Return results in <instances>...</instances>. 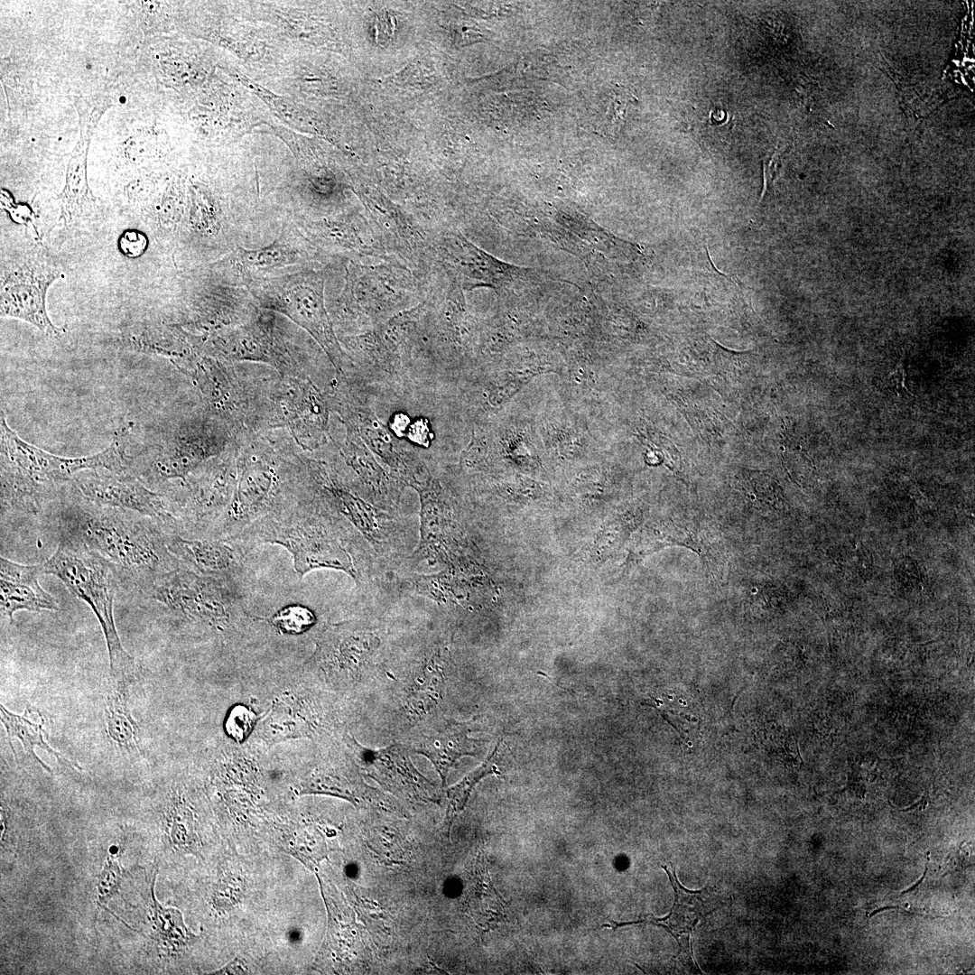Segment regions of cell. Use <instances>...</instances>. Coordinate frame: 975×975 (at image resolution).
<instances>
[{"instance_id": "1", "label": "cell", "mask_w": 975, "mask_h": 975, "mask_svg": "<svg viewBox=\"0 0 975 975\" xmlns=\"http://www.w3.org/2000/svg\"><path fill=\"white\" fill-rule=\"evenodd\" d=\"M304 484L295 499L241 534L255 547L262 543L284 547L300 577L325 568L345 572L360 589L373 585L381 564L369 543Z\"/></svg>"}, {"instance_id": "2", "label": "cell", "mask_w": 975, "mask_h": 975, "mask_svg": "<svg viewBox=\"0 0 975 975\" xmlns=\"http://www.w3.org/2000/svg\"><path fill=\"white\" fill-rule=\"evenodd\" d=\"M149 519L133 517L122 509L70 506L60 514V533L107 560L122 579L128 578L144 590L180 567L168 549L165 530Z\"/></svg>"}, {"instance_id": "3", "label": "cell", "mask_w": 975, "mask_h": 975, "mask_svg": "<svg viewBox=\"0 0 975 975\" xmlns=\"http://www.w3.org/2000/svg\"><path fill=\"white\" fill-rule=\"evenodd\" d=\"M42 565L43 574L57 577L91 608L103 631L113 683L128 687L136 676L134 658L120 641L114 619V600L122 580L117 568L85 545L60 536L54 553Z\"/></svg>"}, {"instance_id": "4", "label": "cell", "mask_w": 975, "mask_h": 975, "mask_svg": "<svg viewBox=\"0 0 975 975\" xmlns=\"http://www.w3.org/2000/svg\"><path fill=\"white\" fill-rule=\"evenodd\" d=\"M299 457L283 459L255 445L237 450V478L225 513L205 536L241 534L258 519L295 499L303 488Z\"/></svg>"}, {"instance_id": "5", "label": "cell", "mask_w": 975, "mask_h": 975, "mask_svg": "<svg viewBox=\"0 0 975 975\" xmlns=\"http://www.w3.org/2000/svg\"><path fill=\"white\" fill-rule=\"evenodd\" d=\"M311 491L348 520L367 540L383 567L397 568L412 552V538L400 515L381 510L348 488L324 460L300 457Z\"/></svg>"}, {"instance_id": "6", "label": "cell", "mask_w": 975, "mask_h": 975, "mask_svg": "<svg viewBox=\"0 0 975 975\" xmlns=\"http://www.w3.org/2000/svg\"><path fill=\"white\" fill-rule=\"evenodd\" d=\"M1 439V480L31 495L42 496L45 483L69 480L84 469L103 468L120 473L127 464L122 433L106 450L93 456L64 458L23 441L8 427L2 411Z\"/></svg>"}, {"instance_id": "7", "label": "cell", "mask_w": 975, "mask_h": 975, "mask_svg": "<svg viewBox=\"0 0 975 975\" xmlns=\"http://www.w3.org/2000/svg\"><path fill=\"white\" fill-rule=\"evenodd\" d=\"M412 488L421 504L420 539L404 564L413 570L427 562L463 573L468 542L452 488L431 473Z\"/></svg>"}, {"instance_id": "8", "label": "cell", "mask_w": 975, "mask_h": 975, "mask_svg": "<svg viewBox=\"0 0 975 975\" xmlns=\"http://www.w3.org/2000/svg\"><path fill=\"white\" fill-rule=\"evenodd\" d=\"M144 591L169 613L213 627L253 618L244 606L245 590L181 566L159 576Z\"/></svg>"}, {"instance_id": "9", "label": "cell", "mask_w": 975, "mask_h": 975, "mask_svg": "<svg viewBox=\"0 0 975 975\" xmlns=\"http://www.w3.org/2000/svg\"><path fill=\"white\" fill-rule=\"evenodd\" d=\"M322 272L303 271L274 277L254 286L262 306L290 318L318 342L333 365L336 376L349 366L334 332L324 301Z\"/></svg>"}, {"instance_id": "10", "label": "cell", "mask_w": 975, "mask_h": 975, "mask_svg": "<svg viewBox=\"0 0 975 975\" xmlns=\"http://www.w3.org/2000/svg\"><path fill=\"white\" fill-rule=\"evenodd\" d=\"M361 385L347 375L337 376V385L327 396L345 427L354 429L378 460L408 488L427 467L413 450L405 447L372 409Z\"/></svg>"}, {"instance_id": "11", "label": "cell", "mask_w": 975, "mask_h": 975, "mask_svg": "<svg viewBox=\"0 0 975 975\" xmlns=\"http://www.w3.org/2000/svg\"><path fill=\"white\" fill-rule=\"evenodd\" d=\"M416 317L399 315L375 330L348 341L356 363V380L395 394L411 388V345Z\"/></svg>"}, {"instance_id": "12", "label": "cell", "mask_w": 975, "mask_h": 975, "mask_svg": "<svg viewBox=\"0 0 975 975\" xmlns=\"http://www.w3.org/2000/svg\"><path fill=\"white\" fill-rule=\"evenodd\" d=\"M60 276V269L41 249L5 261L1 274V316L27 321L48 335L60 334L62 329L52 324L46 310L47 290Z\"/></svg>"}, {"instance_id": "13", "label": "cell", "mask_w": 975, "mask_h": 975, "mask_svg": "<svg viewBox=\"0 0 975 975\" xmlns=\"http://www.w3.org/2000/svg\"><path fill=\"white\" fill-rule=\"evenodd\" d=\"M186 480L185 494L173 501L184 531L182 534L205 536L228 508L237 478L235 448L208 460Z\"/></svg>"}, {"instance_id": "14", "label": "cell", "mask_w": 975, "mask_h": 975, "mask_svg": "<svg viewBox=\"0 0 975 975\" xmlns=\"http://www.w3.org/2000/svg\"><path fill=\"white\" fill-rule=\"evenodd\" d=\"M330 407L306 376H282L269 395L267 424L286 426L302 449L314 450L330 438Z\"/></svg>"}, {"instance_id": "15", "label": "cell", "mask_w": 975, "mask_h": 975, "mask_svg": "<svg viewBox=\"0 0 975 975\" xmlns=\"http://www.w3.org/2000/svg\"><path fill=\"white\" fill-rule=\"evenodd\" d=\"M72 482L92 503L138 513L158 523L168 534L183 533L174 502L150 490L135 477L88 469L75 475Z\"/></svg>"}, {"instance_id": "16", "label": "cell", "mask_w": 975, "mask_h": 975, "mask_svg": "<svg viewBox=\"0 0 975 975\" xmlns=\"http://www.w3.org/2000/svg\"><path fill=\"white\" fill-rule=\"evenodd\" d=\"M166 543L180 566L245 590L247 557L256 547L242 534L220 537L166 533Z\"/></svg>"}, {"instance_id": "17", "label": "cell", "mask_w": 975, "mask_h": 975, "mask_svg": "<svg viewBox=\"0 0 975 975\" xmlns=\"http://www.w3.org/2000/svg\"><path fill=\"white\" fill-rule=\"evenodd\" d=\"M338 451L339 462L328 463L342 481L376 507L400 515L406 487L378 460L354 429L346 427V437Z\"/></svg>"}, {"instance_id": "18", "label": "cell", "mask_w": 975, "mask_h": 975, "mask_svg": "<svg viewBox=\"0 0 975 975\" xmlns=\"http://www.w3.org/2000/svg\"><path fill=\"white\" fill-rule=\"evenodd\" d=\"M186 370L199 386L213 415L233 432L244 429L245 424L255 423V416L261 420L257 404L228 360L202 358L188 365Z\"/></svg>"}, {"instance_id": "19", "label": "cell", "mask_w": 975, "mask_h": 975, "mask_svg": "<svg viewBox=\"0 0 975 975\" xmlns=\"http://www.w3.org/2000/svg\"><path fill=\"white\" fill-rule=\"evenodd\" d=\"M233 431L221 420L202 422L176 437L152 466V474L160 480L183 478L208 460L224 453Z\"/></svg>"}, {"instance_id": "20", "label": "cell", "mask_w": 975, "mask_h": 975, "mask_svg": "<svg viewBox=\"0 0 975 975\" xmlns=\"http://www.w3.org/2000/svg\"><path fill=\"white\" fill-rule=\"evenodd\" d=\"M668 875L669 880L674 891V900L670 913L662 918L649 917L633 922L610 921L603 924V927L616 929L620 926L633 924H649L664 927L677 941L681 952L692 959V947L690 938L693 934L698 923L718 909L723 903L722 897L712 887H706L701 890H688L679 882L675 871L662 865Z\"/></svg>"}, {"instance_id": "21", "label": "cell", "mask_w": 975, "mask_h": 975, "mask_svg": "<svg viewBox=\"0 0 975 975\" xmlns=\"http://www.w3.org/2000/svg\"><path fill=\"white\" fill-rule=\"evenodd\" d=\"M214 357L228 361H261L277 368L282 376H304L283 344L261 320L227 332L214 340Z\"/></svg>"}, {"instance_id": "22", "label": "cell", "mask_w": 975, "mask_h": 975, "mask_svg": "<svg viewBox=\"0 0 975 975\" xmlns=\"http://www.w3.org/2000/svg\"><path fill=\"white\" fill-rule=\"evenodd\" d=\"M0 608L3 615L13 621L16 611L58 610L56 599L39 583L43 574L42 565H24L1 556Z\"/></svg>"}, {"instance_id": "23", "label": "cell", "mask_w": 975, "mask_h": 975, "mask_svg": "<svg viewBox=\"0 0 975 975\" xmlns=\"http://www.w3.org/2000/svg\"><path fill=\"white\" fill-rule=\"evenodd\" d=\"M92 127V115L82 114L80 117V136L75 145L66 170L65 185L58 197L60 201L59 221L70 226L83 218L96 205L87 178V155L89 135Z\"/></svg>"}, {"instance_id": "24", "label": "cell", "mask_w": 975, "mask_h": 975, "mask_svg": "<svg viewBox=\"0 0 975 975\" xmlns=\"http://www.w3.org/2000/svg\"><path fill=\"white\" fill-rule=\"evenodd\" d=\"M318 878L329 913L327 938L318 961L326 960L342 965L341 963L358 957L360 948L359 934L354 916L342 896L332 884L320 876Z\"/></svg>"}, {"instance_id": "25", "label": "cell", "mask_w": 975, "mask_h": 975, "mask_svg": "<svg viewBox=\"0 0 975 975\" xmlns=\"http://www.w3.org/2000/svg\"><path fill=\"white\" fill-rule=\"evenodd\" d=\"M375 778L404 797L421 802L438 803L441 795L435 787L413 766L407 756L391 747L370 754Z\"/></svg>"}, {"instance_id": "26", "label": "cell", "mask_w": 975, "mask_h": 975, "mask_svg": "<svg viewBox=\"0 0 975 975\" xmlns=\"http://www.w3.org/2000/svg\"><path fill=\"white\" fill-rule=\"evenodd\" d=\"M461 724H449L431 735H425L413 746V751L425 756L439 773L445 785L447 775L455 763L476 751L477 742L468 736Z\"/></svg>"}, {"instance_id": "27", "label": "cell", "mask_w": 975, "mask_h": 975, "mask_svg": "<svg viewBox=\"0 0 975 975\" xmlns=\"http://www.w3.org/2000/svg\"><path fill=\"white\" fill-rule=\"evenodd\" d=\"M128 688L113 684L105 702V722L108 738L122 750L140 752L139 727L128 707Z\"/></svg>"}, {"instance_id": "28", "label": "cell", "mask_w": 975, "mask_h": 975, "mask_svg": "<svg viewBox=\"0 0 975 975\" xmlns=\"http://www.w3.org/2000/svg\"><path fill=\"white\" fill-rule=\"evenodd\" d=\"M157 873H154L150 884V891L145 896L148 918L152 924V929L156 939L164 946L172 950L190 945L199 939L198 934L191 932L185 924L182 914L173 907H164L154 895V885Z\"/></svg>"}, {"instance_id": "29", "label": "cell", "mask_w": 975, "mask_h": 975, "mask_svg": "<svg viewBox=\"0 0 975 975\" xmlns=\"http://www.w3.org/2000/svg\"><path fill=\"white\" fill-rule=\"evenodd\" d=\"M0 711L1 721L6 730L9 744L11 745L14 753V750L11 739L16 738L21 741L24 751L50 773H51V768L36 756L34 750L35 747H39L53 755L60 764L80 769L77 764L69 761L61 755V753L56 751L47 744L43 737V726L45 724L44 716L40 714L41 721L35 723L31 721L27 717V709L23 715H18L9 711L3 704H0Z\"/></svg>"}, {"instance_id": "30", "label": "cell", "mask_w": 975, "mask_h": 975, "mask_svg": "<svg viewBox=\"0 0 975 975\" xmlns=\"http://www.w3.org/2000/svg\"><path fill=\"white\" fill-rule=\"evenodd\" d=\"M295 250L283 240H277L271 246L256 250L240 249L234 257L242 271L267 270L295 263Z\"/></svg>"}, {"instance_id": "31", "label": "cell", "mask_w": 975, "mask_h": 975, "mask_svg": "<svg viewBox=\"0 0 975 975\" xmlns=\"http://www.w3.org/2000/svg\"><path fill=\"white\" fill-rule=\"evenodd\" d=\"M497 752L498 748L496 747L492 754L489 755L481 766L464 776L457 785L449 788L447 792L448 806L444 823L445 831L448 835L453 824V821L465 807L469 794L477 783L486 775L499 774L494 763V758Z\"/></svg>"}, {"instance_id": "32", "label": "cell", "mask_w": 975, "mask_h": 975, "mask_svg": "<svg viewBox=\"0 0 975 975\" xmlns=\"http://www.w3.org/2000/svg\"><path fill=\"white\" fill-rule=\"evenodd\" d=\"M169 839L172 846L183 852L199 854L200 839L195 830L191 812L184 806L176 805L168 820Z\"/></svg>"}, {"instance_id": "33", "label": "cell", "mask_w": 975, "mask_h": 975, "mask_svg": "<svg viewBox=\"0 0 975 975\" xmlns=\"http://www.w3.org/2000/svg\"><path fill=\"white\" fill-rule=\"evenodd\" d=\"M127 874L128 870L122 868L116 856L109 854L97 878L96 903L98 909H105L128 928H131L107 906V902L119 893L122 882Z\"/></svg>"}, {"instance_id": "34", "label": "cell", "mask_w": 975, "mask_h": 975, "mask_svg": "<svg viewBox=\"0 0 975 975\" xmlns=\"http://www.w3.org/2000/svg\"><path fill=\"white\" fill-rule=\"evenodd\" d=\"M284 635L296 636L309 630L316 622L313 611L300 604H292L264 618Z\"/></svg>"}, {"instance_id": "35", "label": "cell", "mask_w": 975, "mask_h": 975, "mask_svg": "<svg viewBox=\"0 0 975 975\" xmlns=\"http://www.w3.org/2000/svg\"><path fill=\"white\" fill-rule=\"evenodd\" d=\"M291 854L313 868L326 857V845L319 832H294L286 841Z\"/></svg>"}, {"instance_id": "36", "label": "cell", "mask_w": 975, "mask_h": 975, "mask_svg": "<svg viewBox=\"0 0 975 975\" xmlns=\"http://www.w3.org/2000/svg\"><path fill=\"white\" fill-rule=\"evenodd\" d=\"M543 432V439L547 448L571 453L578 450V448H586L587 446L584 433L579 432L571 424L564 422L546 423Z\"/></svg>"}, {"instance_id": "37", "label": "cell", "mask_w": 975, "mask_h": 975, "mask_svg": "<svg viewBox=\"0 0 975 975\" xmlns=\"http://www.w3.org/2000/svg\"><path fill=\"white\" fill-rule=\"evenodd\" d=\"M255 721L256 715L250 708L237 704L228 713L224 729L230 738L241 743L249 736Z\"/></svg>"}, {"instance_id": "38", "label": "cell", "mask_w": 975, "mask_h": 975, "mask_svg": "<svg viewBox=\"0 0 975 975\" xmlns=\"http://www.w3.org/2000/svg\"><path fill=\"white\" fill-rule=\"evenodd\" d=\"M155 142L154 135L148 129L135 130L126 140L125 152L132 159H142L149 153Z\"/></svg>"}, {"instance_id": "39", "label": "cell", "mask_w": 975, "mask_h": 975, "mask_svg": "<svg viewBox=\"0 0 975 975\" xmlns=\"http://www.w3.org/2000/svg\"><path fill=\"white\" fill-rule=\"evenodd\" d=\"M118 246L125 255L137 257L145 251L147 238L139 231L127 230L121 236Z\"/></svg>"}, {"instance_id": "40", "label": "cell", "mask_w": 975, "mask_h": 975, "mask_svg": "<svg viewBox=\"0 0 975 975\" xmlns=\"http://www.w3.org/2000/svg\"><path fill=\"white\" fill-rule=\"evenodd\" d=\"M431 429L424 418H420L407 427L404 436L421 446H427L431 440Z\"/></svg>"}, {"instance_id": "41", "label": "cell", "mask_w": 975, "mask_h": 975, "mask_svg": "<svg viewBox=\"0 0 975 975\" xmlns=\"http://www.w3.org/2000/svg\"><path fill=\"white\" fill-rule=\"evenodd\" d=\"M246 971H247V969H246V964L243 962V961L239 960L238 958H235L232 961H230L226 966L221 968L218 970V972H216V973H220V974H235V973L236 974H241V973H246Z\"/></svg>"}]
</instances>
